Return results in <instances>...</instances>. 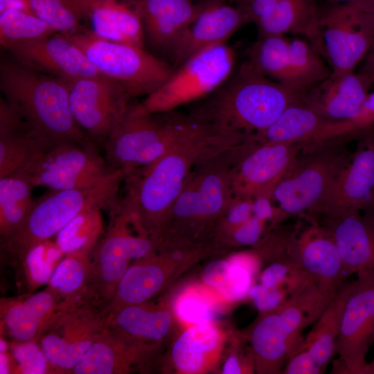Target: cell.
I'll list each match as a JSON object with an SVG mask.
<instances>
[{
    "mask_svg": "<svg viewBox=\"0 0 374 374\" xmlns=\"http://www.w3.org/2000/svg\"><path fill=\"white\" fill-rule=\"evenodd\" d=\"M191 115L186 130L166 153L126 176L127 191L117 206L129 216L137 231L150 236L157 244L193 167L248 140L222 134L197 115Z\"/></svg>",
    "mask_w": 374,
    "mask_h": 374,
    "instance_id": "obj_1",
    "label": "cell"
},
{
    "mask_svg": "<svg viewBox=\"0 0 374 374\" xmlns=\"http://www.w3.org/2000/svg\"><path fill=\"white\" fill-rule=\"evenodd\" d=\"M304 91L258 73L245 62L193 113L222 134L249 138L265 130L289 107L303 104Z\"/></svg>",
    "mask_w": 374,
    "mask_h": 374,
    "instance_id": "obj_2",
    "label": "cell"
},
{
    "mask_svg": "<svg viewBox=\"0 0 374 374\" xmlns=\"http://www.w3.org/2000/svg\"><path fill=\"white\" fill-rule=\"evenodd\" d=\"M244 145L204 159L193 167L172 207L160 242L213 240L217 223L233 196L231 170Z\"/></svg>",
    "mask_w": 374,
    "mask_h": 374,
    "instance_id": "obj_3",
    "label": "cell"
},
{
    "mask_svg": "<svg viewBox=\"0 0 374 374\" xmlns=\"http://www.w3.org/2000/svg\"><path fill=\"white\" fill-rule=\"evenodd\" d=\"M0 89L7 103L43 136L55 143L87 144L70 109L66 80L3 62Z\"/></svg>",
    "mask_w": 374,
    "mask_h": 374,
    "instance_id": "obj_4",
    "label": "cell"
},
{
    "mask_svg": "<svg viewBox=\"0 0 374 374\" xmlns=\"http://www.w3.org/2000/svg\"><path fill=\"white\" fill-rule=\"evenodd\" d=\"M127 172L114 170L100 183L84 188L51 190L34 202L23 224L4 240V247L22 260L35 245L51 239L78 214L93 208L112 209Z\"/></svg>",
    "mask_w": 374,
    "mask_h": 374,
    "instance_id": "obj_5",
    "label": "cell"
},
{
    "mask_svg": "<svg viewBox=\"0 0 374 374\" xmlns=\"http://www.w3.org/2000/svg\"><path fill=\"white\" fill-rule=\"evenodd\" d=\"M351 136L307 144L274 187V203L286 215L316 218L340 170L353 152Z\"/></svg>",
    "mask_w": 374,
    "mask_h": 374,
    "instance_id": "obj_6",
    "label": "cell"
},
{
    "mask_svg": "<svg viewBox=\"0 0 374 374\" xmlns=\"http://www.w3.org/2000/svg\"><path fill=\"white\" fill-rule=\"evenodd\" d=\"M64 35L82 50L100 75L123 89L130 98L151 94L175 70L143 47L104 39L89 30Z\"/></svg>",
    "mask_w": 374,
    "mask_h": 374,
    "instance_id": "obj_7",
    "label": "cell"
},
{
    "mask_svg": "<svg viewBox=\"0 0 374 374\" xmlns=\"http://www.w3.org/2000/svg\"><path fill=\"white\" fill-rule=\"evenodd\" d=\"M235 53L226 44L204 48L184 61L155 91L137 107L148 114H161L208 96L232 75Z\"/></svg>",
    "mask_w": 374,
    "mask_h": 374,
    "instance_id": "obj_8",
    "label": "cell"
},
{
    "mask_svg": "<svg viewBox=\"0 0 374 374\" xmlns=\"http://www.w3.org/2000/svg\"><path fill=\"white\" fill-rule=\"evenodd\" d=\"M217 252L212 242H161L154 253L135 260L130 265L120 280L106 312L147 302L198 261Z\"/></svg>",
    "mask_w": 374,
    "mask_h": 374,
    "instance_id": "obj_9",
    "label": "cell"
},
{
    "mask_svg": "<svg viewBox=\"0 0 374 374\" xmlns=\"http://www.w3.org/2000/svg\"><path fill=\"white\" fill-rule=\"evenodd\" d=\"M112 219L109 230L91 255V271L86 290L87 299L107 308L118 285L131 265L157 250L156 242L150 237L132 231L129 216L118 210H112Z\"/></svg>",
    "mask_w": 374,
    "mask_h": 374,
    "instance_id": "obj_10",
    "label": "cell"
},
{
    "mask_svg": "<svg viewBox=\"0 0 374 374\" xmlns=\"http://www.w3.org/2000/svg\"><path fill=\"white\" fill-rule=\"evenodd\" d=\"M318 51L332 74L355 71L374 39V14L357 0L341 3L320 14Z\"/></svg>",
    "mask_w": 374,
    "mask_h": 374,
    "instance_id": "obj_11",
    "label": "cell"
},
{
    "mask_svg": "<svg viewBox=\"0 0 374 374\" xmlns=\"http://www.w3.org/2000/svg\"><path fill=\"white\" fill-rule=\"evenodd\" d=\"M114 171L87 144L61 142L53 143L15 174L33 187L60 190L96 185Z\"/></svg>",
    "mask_w": 374,
    "mask_h": 374,
    "instance_id": "obj_12",
    "label": "cell"
},
{
    "mask_svg": "<svg viewBox=\"0 0 374 374\" xmlns=\"http://www.w3.org/2000/svg\"><path fill=\"white\" fill-rule=\"evenodd\" d=\"M105 309L82 303L64 312L39 339L51 373H70L107 327Z\"/></svg>",
    "mask_w": 374,
    "mask_h": 374,
    "instance_id": "obj_13",
    "label": "cell"
},
{
    "mask_svg": "<svg viewBox=\"0 0 374 374\" xmlns=\"http://www.w3.org/2000/svg\"><path fill=\"white\" fill-rule=\"evenodd\" d=\"M69 102L78 125L98 140H107L123 117L131 98L102 75L67 81Z\"/></svg>",
    "mask_w": 374,
    "mask_h": 374,
    "instance_id": "obj_14",
    "label": "cell"
},
{
    "mask_svg": "<svg viewBox=\"0 0 374 374\" xmlns=\"http://www.w3.org/2000/svg\"><path fill=\"white\" fill-rule=\"evenodd\" d=\"M307 223L294 228L290 256L329 300L346 282L341 258L329 229L317 219L303 216Z\"/></svg>",
    "mask_w": 374,
    "mask_h": 374,
    "instance_id": "obj_15",
    "label": "cell"
},
{
    "mask_svg": "<svg viewBox=\"0 0 374 374\" xmlns=\"http://www.w3.org/2000/svg\"><path fill=\"white\" fill-rule=\"evenodd\" d=\"M306 145L258 143L253 140L231 170L233 195L253 198L260 194L273 193L277 183Z\"/></svg>",
    "mask_w": 374,
    "mask_h": 374,
    "instance_id": "obj_16",
    "label": "cell"
},
{
    "mask_svg": "<svg viewBox=\"0 0 374 374\" xmlns=\"http://www.w3.org/2000/svg\"><path fill=\"white\" fill-rule=\"evenodd\" d=\"M349 160L335 179L320 215L326 220L364 211L374 198V131L361 136Z\"/></svg>",
    "mask_w": 374,
    "mask_h": 374,
    "instance_id": "obj_17",
    "label": "cell"
},
{
    "mask_svg": "<svg viewBox=\"0 0 374 374\" xmlns=\"http://www.w3.org/2000/svg\"><path fill=\"white\" fill-rule=\"evenodd\" d=\"M373 342L374 281L357 279L345 306L336 346L344 373L364 374Z\"/></svg>",
    "mask_w": 374,
    "mask_h": 374,
    "instance_id": "obj_18",
    "label": "cell"
},
{
    "mask_svg": "<svg viewBox=\"0 0 374 374\" xmlns=\"http://www.w3.org/2000/svg\"><path fill=\"white\" fill-rule=\"evenodd\" d=\"M172 111L163 118L129 105L125 114L105 141V154L112 170L123 169L127 175L135 170L141 157L168 134L174 118Z\"/></svg>",
    "mask_w": 374,
    "mask_h": 374,
    "instance_id": "obj_19",
    "label": "cell"
},
{
    "mask_svg": "<svg viewBox=\"0 0 374 374\" xmlns=\"http://www.w3.org/2000/svg\"><path fill=\"white\" fill-rule=\"evenodd\" d=\"M6 49L22 65L64 80L100 75L82 50L62 34L55 33Z\"/></svg>",
    "mask_w": 374,
    "mask_h": 374,
    "instance_id": "obj_20",
    "label": "cell"
},
{
    "mask_svg": "<svg viewBox=\"0 0 374 374\" xmlns=\"http://www.w3.org/2000/svg\"><path fill=\"white\" fill-rule=\"evenodd\" d=\"M159 348L128 339L107 326L70 373L126 374L134 371H145Z\"/></svg>",
    "mask_w": 374,
    "mask_h": 374,
    "instance_id": "obj_21",
    "label": "cell"
},
{
    "mask_svg": "<svg viewBox=\"0 0 374 374\" xmlns=\"http://www.w3.org/2000/svg\"><path fill=\"white\" fill-rule=\"evenodd\" d=\"M78 304L61 300L47 287L25 299L1 300V323L14 341L38 342L64 312Z\"/></svg>",
    "mask_w": 374,
    "mask_h": 374,
    "instance_id": "obj_22",
    "label": "cell"
},
{
    "mask_svg": "<svg viewBox=\"0 0 374 374\" xmlns=\"http://www.w3.org/2000/svg\"><path fill=\"white\" fill-rule=\"evenodd\" d=\"M339 251L346 276L374 281V217L368 210L326 220Z\"/></svg>",
    "mask_w": 374,
    "mask_h": 374,
    "instance_id": "obj_23",
    "label": "cell"
},
{
    "mask_svg": "<svg viewBox=\"0 0 374 374\" xmlns=\"http://www.w3.org/2000/svg\"><path fill=\"white\" fill-rule=\"evenodd\" d=\"M370 82L357 72L330 75L304 91L303 104L331 121H350L360 112Z\"/></svg>",
    "mask_w": 374,
    "mask_h": 374,
    "instance_id": "obj_24",
    "label": "cell"
},
{
    "mask_svg": "<svg viewBox=\"0 0 374 374\" xmlns=\"http://www.w3.org/2000/svg\"><path fill=\"white\" fill-rule=\"evenodd\" d=\"M248 21L235 5L224 0L201 3V8L175 51L171 59L181 64L188 57L208 47L224 44Z\"/></svg>",
    "mask_w": 374,
    "mask_h": 374,
    "instance_id": "obj_25",
    "label": "cell"
},
{
    "mask_svg": "<svg viewBox=\"0 0 374 374\" xmlns=\"http://www.w3.org/2000/svg\"><path fill=\"white\" fill-rule=\"evenodd\" d=\"M136 8L149 44L172 57L198 15L201 3L195 4L193 0H138Z\"/></svg>",
    "mask_w": 374,
    "mask_h": 374,
    "instance_id": "obj_26",
    "label": "cell"
},
{
    "mask_svg": "<svg viewBox=\"0 0 374 374\" xmlns=\"http://www.w3.org/2000/svg\"><path fill=\"white\" fill-rule=\"evenodd\" d=\"M228 339L216 321L190 326L175 337L170 349L174 370L181 374H202L219 362Z\"/></svg>",
    "mask_w": 374,
    "mask_h": 374,
    "instance_id": "obj_27",
    "label": "cell"
},
{
    "mask_svg": "<svg viewBox=\"0 0 374 374\" xmlns=\"http://www.w3.org/2000/svg\"><path fill=\"white\" fill-rule=\"evenodd\" d=\"M55 143L36 131L1 98L0 178L15 174Z\"/></svg>",
    "mask_w": 374,
    "mask_h": 374,
    "instance_id": "obj_28",
    "label": "cell"
},
{
    "mask_svg": "<svg viewBox=\"0 0 374 374\" xmlns=\"http://www.w3.org/2000/svg\"><path fill=\"white\" fill-rule=\"evenodd\" d=\"M107 326L128 339L160 347L177 323L170 305L147 302L106 312Z\"/></svg>",
    "mask_w": 374,
    "mask_h": 374,
    "instance_id": "obj_29",
    "label": "cell"
},
{
    "mask_svg": "<svg viewBox=\"0 0 374 374\" xmlns=\"http://www.w3.org/2000/svg\"><path fill=\"white\" fill-rule=\"evenodd\" d=\"M346 136L345 121H328L296 104L287 108L265 130L253 136L258 143L310 144Z\"/></svg>",
    "mask_w": 374,
    "mask_h": 374,
    "instance_id": "obj_30",
    "label": "cell"
},
{
    "mask_svg": "<svg viewBox=\"0 0 374 374\" xmlns=\"http://www.w3.org/2000/svg\"><path fill=\"white\" fill-rule=\"evenodd\" d=\"M92 34L98 37L143 47L145 33L141 15L116 0H86Z\"/></svg>",
    "mask_w": 374,
    "mask_h": 374,
    "instance_id": "obj_31",
    "label": "cell"
},
{
    "mask_svg": "<svg viewBox=\"0 0 374 374\" xmlns=\"http://www.w3.org/2000/svg\"><path fill=\"white\" fill-rule=\"evenodd\" d=\"M319 17L314 0H278L255 24L258 37L301 35L317 50Z\"/></svg>",
    "mask_w": 374,
    "mask_h": 374,
    "instance_id": "obj_32",
    "label": "cell"
},
{
    "mask_svg": "<svg viewBox=\"0 0 374 374\" xmlns=\"http://www.w3.org/2000/svg\"><path fill=\"white\" fill-rule=\"evenodd\" d=\"M247 339L256 373H282L292 350L276 310L260 313Z\"/></svg>",
    "mask_w": 374,
    "mask_h": 374,
    "instance_id": "obj_33",
    "label": "cell"
},
{
    "mask_svg": "<svg viewBox=\"0 0 374 374\" xmlns=\"http://www.w3.org/2000/svg\"><path fill=\"white\" fill-rule=\"evenodd\" d=\"M330 301L311 281L290 295L276 309L292 354L303 343L302 331L318 320Z\"/></svg>",
    "mask_w": 374,
    "mask_h": 374,
    "instance_id": "obj_34",
    "label": "cell"
},
{
    "mask_svg": "<svg viewBox=\"0 0 374 374\" xmlns=\"http://www.w3.org/2000/svg\"><path fill=\"white\" fill-rule=\"evenodd\" d=\"M353 282L344 283L298 349L306 350L324 368L336 353L343 314L353 287Z\"/></svg>",
    "mask_w": 374,
    "mask_h": 374,
    "instance_id": "obj_35",
    "label": "cell"
},
{
    "mask_svg": "<svg viewBox=\"0 0 374 374\" xmlns=\"http://www.w3.org/2000/svg\"><path fill=\"white\" fill-rule=\"evenodd\" d=\"M228 304L215 290L202 282L183 287L170 307L177 323L186 328L215 321Z\"/></svg>",
    "mask_w": 374,
    "mask_h": 374,
    "instance_id": "obj_36",
    "label": "cell"
},
{
    "mask_svg": "<svg viewBox=\"0 0 374 374\" xmlns=\"http://www.w3.org/2000/svg\"><path fill=\"white\" fill-rule=\"evenodd\" d=\"M289 45L290 38L285 35L258 37L248 51L247 62L258 73L296 88L291 69Z\"/></svg>",
    "mask_w": 374,
    "mask_h": 374,
    "instance_id": "obj_37",
    "label": "cell"
},
{
    "mask_svg": "<svg viewBox=\"0 0 374 374\" xmlns=\"http://www.w3.org/2000/svg\"><path fill=\"white\" fill-rule=\"evenodd\" d=\"M92 251L82 249L66 253L55 269L47 287L61 300L88 301L86 290Z\"/></svg>",
    "mask_w": 374,
    "mask_h": 374,
    "instance_id": "obj_38",
    "label": "cell"
},
{
    "mask_svg": "<svg viewBox=\"0 0 374 374\" xmlns=\"http://www.w3.org/2000/svg\"><path fill=\"white\" fill-rule=\"evenodd\" d=\"M33 186L17 174L0 178V233L5 238L26 219L33 204Z\"/></svg>",
    "mask_w": 374,
    "mask_h": 374,
    "instance_id": "obj_39",
    "label": "cell"
},
{
    "mask_svg": "<svg viewBox=\"0 0 374 374\" xmlns=\"http://www.w3.org/2000/svg\"><path fill=\"white\" fill-rule=\"evenodd\" d=\"M28 12L44 21L55 33L66 35L82 29L86 0H24Z\"/></svg>",
    "mask_w": 374,
    "mask_h": 374,
    "instance_id": "obj_40",
    "label": "cell"
},
{
    "mask_svg": "<svg viewBox=\"0 0 374 374\" xmlns=\"http://www.w3.org/2000/svg\"><path fill=\"white\" fill-rule=\"evenodd\" d=\"M289 55L295 86L298 89L305 90L331 73L322 55L305 39H290Z\"/></svg>",
    "mask_w": 374,
    "mask_h": 374,
    "instance_id": "obj_41",
    "label": "cell"
},
{
    "mask_svg": "<svg viewBox=\"0 0 374 374\" xmlns=\"http://www.w3.org/2000/svg\"><path fill=\"white\" fill-rule=\"evenodd\" d=\"M226 259L227 269L217 292L226 302L232 303L247 296L261 259L255 251L235 253Z\"/></svg>",
    "mask_w": 374,
    "mask_h": 374,
    "instance_id": "obj_42",
    "label": "cell"
},
{
    "mask_svg": "<svg viewBox=\"0 0 374 374\" xmlns=\"http://www.w3.org/2000/svg\"><path fill=\"white\" fill-rule=\"evenodd\" d=\"M103 227L100 208L85 211L71 220L55 235V242L66 254L93 249Z\"/></svg>",
    "mask_w": 374,
    "mask_h": 374,
    "instance_id": "obj_43",
    "label": "cell"
},
{
    "mask_svg": "<svg viewBox=\"0 0 374 374\" xmlns=\"http://www.w3.org/2000/svg\"><path fill=\"white\" fill-rule=\"evenodd\" d=\"M53 34L44 21L29 12L8 9L0 12V43L5 48Z\"/></svg>",
    "mask_w": 374,
    "mask_h": 374,
    "instance_id": "obj_44",
    "label": "cell"
},
{
    "mask_svg": "<svg viewBox=\"0 0 374 374\" xmlns=\"http://www.w3.org/2000/svg\"><path fill=\"white\" fill-rule=\"evenodd\" d=\"M65 256L55 240H46L33 247L21 260L25 277L32 289L48 284Z\"/></svg>",
    "mask_w": 374,
    "mask_h": 374,
    "instance_id": "obj_45",
    "label": "cell"
},
{
    "mask_svg": "<svg viewBox=\"0 0 374 374\" xmlns=\"http://www.w3.org/2000/svg\"><path fill=\"white\" fill-rule=\"evenodd\" d=\"M11 350L17 364V373H51L48 359L37 341H15L11 346Z\"/></svg>",
    "mask_w": 374,
    "mask_h": 374,
    "instance_id": "obj_46",
    "label": "cell"
},
{
    "mask_svg": "<svg viewBox=\"0 0 374 374\" xmlns=\"http://www.w3.org/2000/svg\"><path fill=\"white\" fill-rule=\"evenodd\" d=\"M267 231V223L252 216L226 234L214 240L222 251L229 247H254Z\"/></svg>",
    "mask_w": 374,
    "mask_h": 374,
    "instance_id": "obj_47",
    "label": "cell"
},
{
    "mask_svg": "<svg viewBox=\"0 0 374 374\" xmlns=\"http://www.w3.org/2000/svg\"><path fill=\"white\" fill-rule=\"evenodd\" d=\"M253 198L233 196L216 226L213 240L223 236L253 216Z\"/></svg>",
    "mask_w": 374,
    "mask_h": 374,
    "instance_id": "obj_48",
    "label": "cell"
},
{
    "mask_svg": "<svg viewBox=\"0 0 374 374\" xmlns=\"http://www.w3.org/2000/svg\"><path fill=\"white\" fill-rule=\"evenodd\" d=\"M290 296L288 290L283 287H267L261 283L253 285L247 294L260 313L276 310Z\"/></svg>",
    "mask_w": 374,
    "mask_h": 374,
    "instance_id": "obj_49",
    "label": "cell"
},
{
    "mask_svg": "<svg viewBox=\"0 0 374 374\" xmlns=\"http://www.w3.org/2000/svg\"><path fill=\"white\" fill-rule=\"evenodd\" d=\"M240 341L235 339L232 350L225 358L221 369L223 374L252 373L255 372L254 362L250 349L242 350Z\"/></svg>",
    "mask_w": 374,
    "mask_h": 374,
    "instance_id": "obj_50",
    "label": "cell"
},
{
    "mask_svg": "<svg viewBox=\"0 0 374 374\" xmlns=\"http://www.w3.org/2000/svg\"><path fill=\"white\" fill-rule=\"evenodd\" d=\"M324 371L325 368L315 361L309 352L299 349L288 357L282 373L319 374Z\"/></svg>",
    "mask_w": 374,
    "mask_h": 374,
    "instance_id": "obj_51",
    "label": "cell"
},
{
    "mask_svg": "<svg viewBox=\"0 0 374 374\" xmlns=\"http://www.w3.org/2000/svg\"><path fill=\"white\" fill-rule=\"evenodd\" d=\"M227 266L226 258L209 262L202 271V283L217 292L222 283Z\"/></svg>",
    "mask_w": 374,
    "mask_h": 374,
    "instance_id": "obj_52",
    "label": "cell"
},
{
    "mask_svg": "<svg viewBox=\"0 0 374 374\" xmlns=\"http://www.w3.org/2000/svg\"><path fill=\"white\" fill-rule=\"evenodd\" d=\"M278 0H237L236 6L244 14L248 23H255Z\"/></svg>",
    "mask_w": 374,
    "mask_h": 374,
    "instance_id": "obj_53",
    "label": "cell"
},
{
    "mask_svg": "<svg viewBox=\"0 0 374 374\" xmlns=\"http://www.w3.org/2000/svg\"><path fill=\"white\" fill-rule=\"evenodd\" d=\"M357 118L363 125L374 126V91L368 94Z\"/></svg>",
    "mask_w": 374,
    "mask_h": 374,
    "instance_id": "obj_54",
    "label": "cell"
},
{
    "mask_svg": "<svg viewBox=\"0 0 374 374\" xmlns=\"http://www.w3.org/2000/svg\"><path fill=\"white\" fill-rule=\"evenodd\" d=\"M361 63L362 64L357 73L365 78L370 82L371 87L374 86V39L366 55Z\"/></svg>",
    "mask_w": 374,
    "mask_h": 374,
    "instance_id": "obj_55",
    "label": "cell"
},
{
    "mask_svg": "<svg viewBox=\"0 0 374 374\" xmlns=\"http://www.w3.org/2000/svg\"><path fill=\"white\" fill-rule=\"evenodd\" d=\"M10 362L8 354L6 351L1 352V373H10Z\"/></svg>",
    "mask_w": 374,
    "mask_h": 374,
    "instance_id": "obj_56",
    "label": "cell"
},
{
    "mask_svg": "<svg viewBox=\"0 0 374 374\" xmlns=\"http://www.w3.org/2000/svg\"><path fill=\"white\" fill-rule=\"evenodd\" d=\"M357 1L364 10L374 14V0H357Z\"/></svg>",
    "mask_w": 374,
    "mask_h": 374,
    "instance_id": "obj_57",
    "label": "cell"
},
{
    "mask_svg": "<svg viewBox=\"0 0 374 374\" xmlns=\"http://www.w3.org/2000/svg\"><path fill=\"white\" fill-rule=\"evenodd\" d=\"M364 374H374V359L372 362L368 364Z\"/></svg>",
    "mask_w": 374,
    "mask_h": 374,
    "instance_id": "obj_58",
    "label": "cell"
},
{
    "mask_svg": "<svg viewBox=\"0 0 374 374\" xmlns=\"http://www.w3.org/2000/svg\"><path fill=\"white\" fill-rule=\"evenodd\" d=\"M367 210H368L374 217V198L371 204V206Z\"/></svg>",
    "mask_w": 374,
    "mask_h": 374,
    "instance_id": "obj_59",
    "label": "cell"
},
{
    "mask_svg": "<svg viewBox=\"0 0 374 374\" xmlns=\"http://www.w3.org/2000/svg\"><path fill=\"white\" fill-rule=\"evenodd\" d=\"M332 1L344 3V2H348L352 0H332Z\"/></svg>",
    "mask_w": 374,
    "mask_h": 374,
    "instance_id": "obj_60",
    "label": "cell"
}]
</instances>
